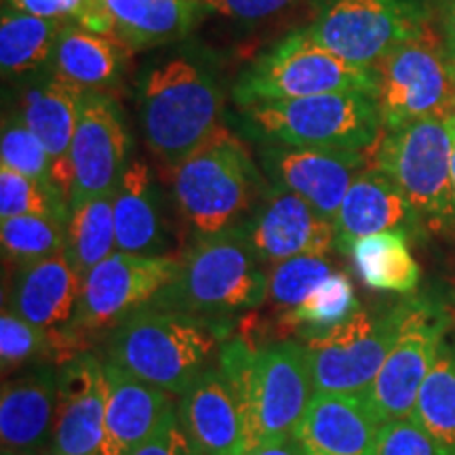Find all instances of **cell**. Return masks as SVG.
Instances as JSON below:
<instances>
[{
	"instance_id": "17",
	"label": "cell",
	"mask_w": 455,
	"mask_h": 455,
	"mask_svg": "<svg viewBox=\"0 0 455 455\" xmlns=\"http://www.w3.org/2000/svg\"><path fill=\"white\" fill-rule=\"evenodd\" d=\"M104 363L87 350L60 365L49 455H100L104 445Z\"/></svg>"
},
{
	"instance_id": "28",
	"label": "cell",
	"mask_w": 455,
	"mask_h": 455,
	"mask_svg": "<svg viewBox=\"0 0 455 455\" xmlns=\"http://www.w3.org/2000/svg\"><path fill=\"white\" fill-rule=\"evenodd\" d=\"M66 21L26 13L3 0L0 17V68L4 76H32L47 70L57 36Z\"/></svg>"
},
{
	"instance_id": "45",
	"label": "cell",
	"mask_w": 455,
	"mask_h": 455,
	"mask_svg": "<svg viewBox=\"0 0 455 455\" xmlns=\"http://www.w3.org/2000/svg\"><path fill=\"white\" fill-rule=\"evenodd\" d=\"M3 455H20V453H11V451H3Z\"/></svg>"
},
{
	"instance_id": "30",
	"label": "cell",
	"mask_w": 455,
	"mask_h": 455,
	"mask_svg": "<svg viewBox=\"0 0 455 455\" xmlns=\"http://www.w3.org/2000/svg\"><path fill=\"white\" fill-rule=\"evenodd\" d=\"M116 251L114 192L93 196L70 209L66 255L78 276L84 278L95 266Z\"/></svg>"
},
{
	"instance_id": "10",
	"label": "cell",
	"mask_w": 455,
	"mask_h": 455,
	"mask_svg": "<svg viewBox=\"0 0 455 455\" xmlns=\"http://www.w3.org/2000/svg\"><path fill=\"white\" fill-rule=\"evenodd\" d=\"M178 270V258L114 251L83 278L76 312L66 329L83 350L95 335L112 333L167 287Z\"/></svg>"
},
{
	"instance_id": "25",
	"label": "cell",
	"mask_w": 455,
	"mask_h": 455,
	"mask_svg": "<svg viewBox=\"0 0 455 455\" xmlns=\"http://www.w3.org/2000/svg\"><path fill=\"white\" fill-rule=\"evenodd\" d=\"M57 378H60V367L47 363L3 384V395H0L3 451L36 455L47 439H51L57 409Z\"/></svg>"
},
{
	"instance_id": "34",
	"label": "cell",
	"mask_w": 455,
	"mask_h": 455,
	"mask_svg": "<svg viewBox=\"0 0 455 455\" xmlns=\"http://www.w3.org/2000/svg\"><path fill=\"white\" fill-rule=\"evenodd\" d=\"M20 215L70 218V201L53 181L32 180L7 167L0 169V220Z\"/></svg>"
},
{
	"instance_id": "23",
	"label": "cell",
	"mask_w": 455,
	"mask_h": 455,
	"mask_svg": "<svg viewBox=\"0 0 455 455\" xmlns=\"http://www.w3.org/2000/svg\"><path fill=\"white\" fill-rule=\"evenodd\" d=\"M181 430L201 455H244L247 436L241 407L218 367H209L181 395Z\"/></svg>"
},
{
	"instance_id": "35",
	"label": "cell",
	"mask_w": 455,
	"mask_h": 455,
	"mask_svg": "<svg viewBox=\"0 0 455 455\" xmlns=\"http://www.w3.org/2000/svg\"><path fill=\"white\" fill-rule=\"evenodd\" d=\"M331 272L327 255H299L275 264L268 272V304L281 315L298 308Z\"/></svg>"
},
{
	"instance_id": "1",
	"label": "cell",
	"mask_w": 455,
	"mask_h": 455,
	"mask_svg": "<svg viewBox=\"0 0 455 455\" xmlns=\"http://www.w3.org/2000/svg\"><path fill=\"white\" fill-rule=\"evenodd\" d=\"M218 369L241 407L247 451L291 439L312 401V371L304 344H253L236 335L218 352Z\"/></svg>"
},
{
	"instance_id": "32",
	"label": "cell",
	"mask_w": 455,
	"mask_h": 455,
	"mask_svg": "<svg viewBox=\"0 0 455 455\" xmlns=\"http://www.w3.org/2000/svg\"><path fill=\"white\" fill-rule=\"evenodd\" d=\"M358 308L361 304L350 276L346 272L333 270L298 308L283 312L276 321L283 333L306 338L348 321Z\"/></svg>"
},
{
	"instance_id": "5",
	"label": "cell",
	"mask_w": 455,
	"mask_h": 455,
	"mask_svg": "<svg viewBox=\"0 0 455 455\" xmlns=\"http://www.w3.org/2000/svg\"><path fill=\"white\" fill-rule=\"evenodd\" d=\"M171 186L195 236L241 226L270 188L244 141L224 124L173 169Z\"/></svg>"
},
{
	"instance_id": "38",
	"label": "cell",
	"mask_w": 455,
	"mask_h": 455,
	"mask_svg": "<svg viewBox=\"0 0 455 455\" xmlns=\"http://www.w3.org/2000/svg\"><path fill=\"white\" fill-rule=\"evenodd\" d=\"M204 13H215L235 21H261L275 17L299 0H198Z\"/></svg>"
},
{
	"instance_id": "18",
	"label": "cell",
	"mask_w": 455,
	"mask_h": 455,
	"mask_svg": "<svg viewBox=\"0 0 455 455\" xmlns=\"http://www.w3.org/2000/svg\"><path fill=\"white\" fill-rule=\"evenodd\" d=\"M203 15L198 0H91L78 24L141 51L184 41Z\"/></svg>"
},
{
	"instance_id": "24",
	"label": "cell",
	"mask_w": 455,
	"mask_h": 455,
	"mask_svg": "<svg viewBox=\"0 0 455 455\" xmlns=\"http://www.w3.org/2000/svg\"><path fill=\"white\" fill-rule=\"evenodd\" d=\"M116 251L164 258L171 251L169 220L152 171L141 158H131L114 190Z\"/></svg>"
},
{
	"instance_id": "7",
	"label": "cell",
	"mask_w": 455,
	"mask_h": 455,
	"mask_svg": "<svg viewBox=\"0 0 455 455\" xmlns=\"http://www.w3.org/2000/svg\"><path fill=\"white\" fill-rule=\"evenodd\" d=\"M344 91H365L375 95V70L348 64L321 47L304 28H298L244 68L232 87V98L238 108H243L261 101H289Z\"/></svg>"
},
{
	"instance_id": "3",
	"label": "cell",
	"mask_w": 455,
	"mask_h": 455,
	"mask_svg": "<svg viewBox=\"0 0 455 455\" xmlns=\"http://www.w3.org/2000/svg\"><path fill=\"white\" fill-rule=\"evenodd\" d=\"M268 301V272L261 268L243 226L196 235L178 258V270L150 308L226 321Z\"/></svg>"
},
{
	"instance_id": "33",
	"label": "cell",
	"mask_w": 455,
	"mask_h": 455,
	"mask_svg": "<svg viewBox=\"0 0 455 455\" xmlns=\"http://www.w3.org/2000/svg\"><path fill=\"white\" fill-rule=\"evenodd\" d=\"M66 238L68 220L49 215H20L0 221L3 253L17 266H28L64 253Z\"/></svg>"
},
{
	"instance_id": "42",
	"label": "cell",
	"mask_w": 455,
	"mask_h": 455,
	"mask_svg": "<svg viewBox=\"0 0 455 455\" xmlns=\"http://www.w3.org/2000/svg\"><path fill=\"white\" fill-rule=\"evenodd\" d=\"M244 455H301V451H299V447L295 445L293 439H287V441L270 443V445L255 447Z\"/></svg>"
},
{
	"instance_id": "37",
	"label": "cell",
	"mask_w": 455,
	"mask_h": 455,
	"mask_svg": "<svg viewBox=\"0 0 455 455\" xmlns=\"http://www.w3.org/2000/svg\"><path fill=\"white\" fill-rule=\"evenodd\" d=\"M378 455H445V451L411 418H403L384 426Z\"/></svg>"
},
{
	"instance_id": "29",
	"label": "cell",
	"mask_w": 455,
	"mask_h": 455,
	"mask_svg": "<svg viewBox=\"0 0 455 455\" xmlns=\"http://www.w3.org/2000/svg\"><path fill=\"white\" fill-rule=\"evenodd\" d=\"M348 255L358 276L373 291L409 295L418 289L419 264L409 249L405 232H379L355 241Z\"/></svg>"
},
{
	"instance_id": "40",
	"label": "cell",
	"mask_w": 455,
	"mask_h": 455,
	"mask_svg": "<svg viewBox=\"0 0 455 455\" xmlns=\"http://www.w3.org/2000/svg\"><path fill=\"white\" fill-rule=\"evenodd\" d=\"M26 13L57 21H83L91 0H9Z\"/></svg>"
},
{
	"instance_id": "21",
	"label": "cell",
	"mask_w": 455,
	"mask_h": 455,
	"mask_svg": "<svg viewBox=\"0 0 455 455\" xmlns=\"http://www.w3.org/2000/svg\"><path fill=\"white\" fill-rule=\"evenodd\" d=\"M422 224L401 188L382 171L365 167L352 181L333 218L335 249L348 253L358 238L379 232L418 235Z\"/></svg>"
},
{
	"instance_id": "31",
	"label": "cell",
	"mask_w": 455,
	"mask_h": 455,
	"mask_svg": "<svg viewBox=\"0 0 455 455\" xmlns=\"http://www.w3.org/2000/svg\"><path fill=\"white\" fill-rule=\"evenodd\" d=\"M409 418L445 455H455V344L443 341Z\"/></svg>"
},
{
	"instance_id": "44",
	"label": "cell",
	"mask_w": 455,
	"mask_h": 455,
	"mask_svg": "<svg viewBox=\"0 0 455 455\" xmlns=\"http://www.w3.org/2000/svg\"><path fill=\"white\" fill-rule=\"evenodd\" d=\"M443 53H445L447 68H449V72H451V76L455 81V43L453 41H443Z\"/></svg>"
},
{
	"instance_id": "4",
	"label": "cell",
	"mask_w": 455,
	"mask_h": 455,
	"mask_svg": "<svg viewBox=\"0 0 455 455\" xmlns=\"http://www.w3.org/2000/svg\"><path fill=\"white\" fill-rule=\"evenodd\" d=\"M230 338L226 321L141 308L108 333V361L141 382L181 396Z\"/></svg>"
},
{
	"instance_id": "9",
	"label": "cell",
	"mask_w": 455,
	"mask_h": 455,
	"mask_svg": "<svg viewBox=\"0 0 455 455\" xmlns=\"http://www.w3.org/2000/svg\"><path fill=\"white\" fill-rule=\"evenodd\" d=\"M432 28L426 0H316L304 30L352 66H375Z\"/></svg>"
},
{
	"instance_id": "8",
	"label": "cell",
	"mask_w": 455,
	"mask_h": 455,
	"mask_svg": "<svg viewBox=\"0 0 455 455\" xmlns=\"http://www.w3.org/2000/svg\"><path fill=\"white\" fill-rule=\"evenodd\" d=\"M365 155L367 167L388 175L426 224L441 230L455 220L447 118L384 129Z\"/></svg>"
},
{
	"instance_id": "11",
	"label": "cell",
	"mask_w": 455,
	"mask_h": 455,
	"mask_svg": "<svg viewBox=\"0 0 455 455\" xmlns=\"http://www.w3.org/2000/svg\"><path fill=\"white\" fill-rule=\"evenodd\" d=\"M401 306L388 312L358 308L348 321L301 338L315 390L365 395L395 344Z\"/></svg>"
},
{
	"instance_id": "20",
	"label": "cell",
	"mask_w": 455,
	"mask_h": 455,
	"mask_svg": "<svg viewBox=\"0 0 455 455\" xmlns=\"http://www.w3.org/2000/svg\"><path fill=\"white\" fill-rule=\"evenodd\" d=\"M106 422L100 455H129L178 418L173 395L104 363Z\"/></svg>"
},
{
	"instance_id": "43",
	"label": "cell",
	"mask_w": 455,
	"mask_h": 455,
	"mask_svg": "<svg viewBox=\"0 0 455 455\" xmlns=\"http://www.w3.org/2000/svg\"><path fill=\"white\" fill-rule=\"evenodd\" d=\"M449 133H451V192H453V209H455V114L447 118Z\"/></svg>"
},
{
	"instance_id": "27",
	"label": "cell",
	"mask_w": 455,
	"mask_h": 455,
	"mask_svg": "<svg viewBox=\"0 0 455 455\" xmlns=\"http://www.w3.org/2000/svg\"><path fill=\"white\" fill-rule=\"evenodd\" d=\"M129 49L78 21H66L51 53L47 72L78 91L110 93L123 81Z\"/></svg>"
},
{
	"instance_id": "14",
	"label": "cell",
	"mask_w": 455,
	"mask_h": 455,
	"mask_svg": "<svg viewBox=\"0 0 455 455\" xmlns=\"http://www.w3.org/2000/svg\"><path fill=\"white\" fill-rule=\"evenodd\" d=\"M129 148L121 104L104 91H84L70 148V209L116 190L129 163Z\"/></svg>"
},
{
	"instance_id": "36",
	"label": "cell",
	"mask_w": 455,
	"mask_h": 455,
	"mask_svg": "<svg viewBox=\"0 0 455 455\" xmlns=\"http://www.w3.org/2000/svg\"><path fill=\"white\" fill-rule=\"evenodd\" d=\"M0 163H3V167L17 171L21 175H28L32 180L53 181L47 148H44L43 141L36 138V133L15 112L9 114L3 121Z\"/></svg>"
},
{
	"instance_id": "22",
	"label": "cell",
	"mask_w": 455,
	"mask_h": 455,
	"mask_svg": "<svg viewBox=\"0 0 455 455\" xmlns=\"http://www.w3.org/2000/svg\"><path fill=\"white\" fill-rule=\"evenodd\" d=\"M26 78H30V83L24 84L20 91L15 114L47 148L53 181L64 190L68 201H70V148L84 91L57 81L47 70Z\"/></svg>"
},
{
	"instance_id": "26",
	"label": "cell",
	"mask_w": 455,
	"mask_h": 455,
	"mask_svg": "<svg viewBox=\"0 0 455 455\" xmlns=\"http://www.w3.org/2000/svg\"><path fill=\"white\" fill-rule=\"evenodd\" d=\"M81 284L66 251L20 266L11 281L7 310L43 329H64L76 312Z\"/></svg>"
},
{
	"instance_id": "6",
	"label": "cell",
	"mask_w": 455,
	"mask_h": 455,
	"mask_svg": "<svg viewBox=\"0 0 455 455\" xmlns=\"http://www.w3.org/2000/svg\"><path fill=\"white\" fill-rule=\"evenodd\" d=\"M255 135L275 144L367 152L384 131L378 98L344 91L289 101H261L241 108Z\"/></svg>"
},
{
	"instance_id": "41",
	"label": "cell",
	"mask_w": 455,
	"mask_h": 455,
	"mask_svg": "<svg viewBox=\"0 0 455 455\" xmlns=\"http://www.w3.org/2000/svg\"><path fill=\"white\" fill-rule=\"evenodd\" d=\"M430 11V21L443 41L455 43V0H426Z\"/></svg>"
},
{
	"instance_id": "19",
	"label": "cell",
	"mask_w": 455,
	"mask_h": 455,
	"mask_svg": "<svg viewBox=\"0 0 455 455\" xmlns=\"http://www.w3.org/2000/svg\"><path fill=\"white\" fill-rule=\"evenodd\" d=\"M384 426L365 395L316 392L291 439L301 455H378Z\"/></svg>"
},
{
	"instance_id": "15",
	"label": "cell",
	"mask_w": 455,
	"mask_h": 455,
	"mask_svg": "<svg viewBox=\"0 0 455 455\" xmlns=\"http://www.w3.org/2000/svg\"><path fill=\"white\" fill-rule=\"evenodd\" d=\"M259 167L272 186L293 192L333 221L352 181L367 167V155L266 141Z\"/></svg>"
},
{
	"instance_id": "16",
	"label": "cell",
	"mask_w": 455,
	"mask_h": 455,
	"mask_svg": "<svg viewBox=\"0 0 455 455\" xmlns=\"http://www.w3.org/2000/svg\"><path fill=\"white\" fill-rule=\"evenodd\" d=\"M261 264H281L299 255H327L335 249L333 221L293 192L272 186L243 221Z\"/></svg>"
},
{
	"instance_id": "39",
	"label": "cell",
	"mask_w": 455,
	"mask_h": 455,
	"mask_svg": "<svg viewBox=\"0 0 455 455\" xmlns=\"http://www.w3.org/2000/svg\"><path fill=\"white\" fill-rule=\"evenodd\" d=\"M129 455H201L192 445L186 432L181 430L180 418H173L161 432H156L150 441L135 449Z\"/></svg>"
},
{
	"instance_id": "2",
	"label": "cell",
	"mask_w": 455,
	"mask_h": 455,
	"mask_svg": "<svg viewBox=\"0 0 455 455\" xmlns=\"http://www.w3.org/2000/svg\"><path fill=\"white\" fill-rule=\"evenodd\" d=\"M224 84L212 60L184 51L148 68L138 84L140 127L148 148L173 171L220 127Z\"/></svg>"
},
{
	"instance_id": "12",
	"label": "cell",
	"mask_w": 455,
	"mask_h": 455,
	"mask_svg": "<svg viewBox=\"0 0 455 455\" xmlns=\"http://www.w3.org/2000/svg\"><path fill=\"white\" fill-rule=\"evenodd\" d=\"M375 98L384 129L455 114V81L443 53V38L435 26L386 55L375 66Z\"/></svg>"
},
{
	"instance_id": "13",
	"label": "cell",
	"mask_w": 455,
	"mask_h": 455,
	"mask_svg": "<svg viewBox=\"0 0 455 455\" xmlns=\"http://www.w3.org/2000/svg\"><path fill=\"white\" fill-rule=\"evenodd\" d=\"M447 327V316L435 306L426 301L401 304V325L395 344L371 388L365 392L369 405L384 424L411 415L419 388L445 341Z\"/></svg>"
}]
</instances>
